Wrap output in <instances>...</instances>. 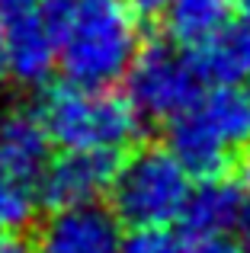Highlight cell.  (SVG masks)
<instances>
[{
	"label": "cell",
	"instance_id": "cell-1",
	"mask_svg": "<svg viewBox=\"0 0 250 253\" xmlns=\"http://www.w3.org/2000/svg\"><path fill=\"white\" fill-rule=\"evenodd\" d=\"M42 13L55 26L58 68L71 84L116 86L144 45L128 0H42Z\"/></svg>",
	"mask_w": 250,
	"mask_h": 253
},
{
	"label": "cell",
	"instance_id": "cell-2",
	"mask_svg": "<svg viewBox=\"0 0 250 253\" xmlns=\"http://www.w3.org/2000/svg\"><path fill=\"white\" fill-rule=\"evenodd\" d=\"M167 148L193 179L231 173L250 148V84L206 86L189 109L167 122Z\"/></svg>",
	"mask_w": 250,
	"mask_h": 253
},
{
	"label": "cell",
	"instance_id": "cell-3",
	"mask_svg": "<svg viewBox=\"0 0 250 253\" xmlns=\"http://www.w3.org/2000/svg\"><path fill=\"white\" fill-rule=\"evenodd\" d=\"M42 119L61 151H131L144 135V116L116 86L58 84L42 93Z\"/></svg>",
	"mask_w": 250,
	"mask_h": 253
},
{
	"label": "cell",
	"instance_id": "cell-4",
	"mask_svg": "<svg viewBox=\"0 0 250 253\" xmlns=\"http://www.w3.org/2000/svg\"><path fill=\"white\" fill-rule=\"evenodd\" d=\"M193 192V173L167 144H135L122 157L109 189V209L128 228L170 224L183 215Z\"/></svg>",
	"mask_w": 250,
	"mask_h": 253
},
{
	"label": "cell",
	"instance_id": "cell-5",
	"mask_svg": "<svg viewBox=\"0 0 250 253\" xmlns=\"http://www.w3.org/2000/svg\"><path fill=\"white\" fill-rule=\"evenodd\" d=\"M125 93L144 122L167 125L206 93V84L193 64V55L164 36L141 45L135 64L125 74Z\"/></svg>",
	"mask_w": 250,
	"mask_h": 253
},
{
	"label": "cell",
	"instance_id": "cell-6",
	"mask_svg": "<svg viewBox=\"0 0 250 253\" xmlns=\"http://www.w3.org/2000/svg\"><path fill=\"white\" fill-rule=\"evenodd\" d=\"M122 157L125 154L119 151H61L58 157H51L36 186L39 205L48 211H61L109 199Z\"/></svg>",
	"mask_w": 250,
	"mask_h": 253
},
{
	"label": "cell",
	"instance_id": "cell-7",
	"mask_svg": "<svg viewBox=\"0 0 250 253\" xmlns=\"http://www.w3.org/2000/svg\"><path fill=\"white\" fill-rule=\"evenodd\" d=\"M122 221L103 202L51 211L36 224L32 253H125Z\"/></svg>",
	"mask_w": 250,
	"mask_h": 253
},
{
	"label": "cell",
	"instance_id": "cell-8",
	"mask_svg": "<svg viewBox=\"0 0 250 253\" xmlns=\"http://www.w3.org/2000/svg\"><path fill=\"white\" fill-rule=\"evenodd\" d=\"M10 81L26 90H45L58 68V36L42 6L3 23Z\"/></svg>",
	"mask_w": 250,
	"mask_h": 253
},
{
	"label": "cell",
	"instance_id": "cell-9",
	"mask_svg": "<svg viewBox=\"0 0 250 253\" xmlns=\"http://www.w3.org/2000/svg\"><path fill=\"white\" fill-rule=\"evenodd\" d=\"M51 131L39 106H6L0 109V164L19 179L39 186L51 164Z\"/></svg>",
	"mask_w": 250,
	"mask_h": 253
},
{
	"label": "cell",
	"instance_id": "cell-10",
	"mask_svg": "<svg viewBox=\"0 0 250 253\" xmlns=\"http://www.w3.org/2000/svg\"><path fill=\"white\" fill-rule=\"evenodd\" d=\"M247 196H250V189L231 173L199 179V186H193L189 202L180 215L183 237L186 241H206V237L231 234Z\"/></svg>",
	"mask_w": 250,
	"mask_h": 253
},
{
	"label": "cell",
	"instance_id": "cell-11",
	"mask_svg": "<svg viewBox=\"0 0 250 253\" xmlns=\"http://www.w3.org/2000/svg\"><path fill=\"white\" fill-rule=\"evenodd\" d=\"M206 86L250 84V19H231L208 42L189 48Z\"/></svg>",
	"mask_w": 250,
	"mask_h": 253
},
{
	"label": "cell",
	"instance_id": "cell-12",
	"mask_svg": "<svg viewBox=\"0 0 250 253\" xmlns=\"http://www.w3.org/2000/svg\"><path fill=\"white\" fill-rule=\"evenodd\" d=\"M234 13H238L234 0H173L164 10L161 26L170 42L189 51L221 32L234 19Z\"/></svg>",
	"mask_w": 250,
	"mask_h": 253
},
{
	"label": "cell",
	"instance_id": "cell-13",
	"mask_svg": "<svg viewBox=\"0 0 250 253\" xmlns=\"http://www.w3.org/2000/svg\"><path fill=\"white\" fill-rule=\"evenodd\" d=\"M39 192L32 183L19 179L0 164V234H19L36 224Z\"/></svg>",
	"mask_w": 250,
	"mask_h": 253
},
{
	"label": "cell",
	"instance_id": "cell-14",
	"mask_svg": "<svg viewBox=\"0 0 250 253\" xmlns=\"http://www.w3.org/2000/svg\"><path fill=\"white\" fill-rule=\"evenodd\" d=\"M125 253H186L183 231H173L170 224H144L131 228L122 241Z\"/></svg>",
	"mask_w": 250,
	"mask_h": 253
},
{
	"label": "cell",
	"instance_id": "cell-15",
	"mask_svg": "<svg viewBox=\"0 0 250 253\" xmlns=\"http://www.w3.org/2000/svg\"><path fill=\"white\" fill-rule=\"evenodd\" d=\"M186 253H247V250L228 237H206V241H186Z\"/></svg>",
	"mask_w": 250,
	"mask_h": 253
},
{
	"label": "cell",
	"instance_id": "cell-16",
	"mask_svg": "<svg viewBox=\"0 0 250 253\" xmlns=\"http://www.w3.org/2000/svg\"><path fill=\"white\" fill-rule=\"evenodd\" d=\"M42 6V0H0V23H10V19L32 13Z\"/></svg>",
	"mask_w": 250,
	"mask_h": 253
},
{
	"label": "cell",
	"instance_id": "cell-17",
	"mask_svg": "<svg viewBox=\"0 0 250 253\" xmlns=\"http://www.w3.org/2000/svg\"><path fill=\"white\" fill-rule=\"evenodd\" d=\"M231 241H238L241 247H244V250L250 253V196H247L244 209H241L238 224H234V231H231Z\"/></svg>",
	"mask_w": 250,
	"mask_h": 253
},
{
	"label": "cell",
	"instance_id": "cell-18",
	"mask_svg": "<svg viewBox=\"0 0 250 253\" xmlns=\"http://www.w3.org/2000/svg\"><path fill=\"white\" fill-rule=\"evenodd\" d=\"M128 3L138 10V16H164V10L173 0H128Z\"/></svg>",
	"mask_w": 250,
	"mask_h": 253
},
{
	"label": "cell",
	"instance_id": "cell-19",
	"mask_svg": "<svg viewBox=\"0 0 250 253\" xmlns=\"http://www.w3.org/2000/svg\"><path fill=\"white\" fill-rule=\"evenodd\" d=\"M0 253H32V244L19 234H0Z\"/></svg>",
	"mask_w": 250,
	"mask_h": 253
},
{
	"label": "cell",
	"instance_id": "cell-20",
	"mask_svg": "<svg viewBox=\"0 0 250 253\" xmlns=\"http://www.w3.org/2000/svg\"><path fill=\"white\" fill-rule=\"evenodd\" d=\"M10 81V61H6V36H3V23H0V84Z\"/></svg>",
	"mask_w": 250,
	"mask_h": 253
},
{
	"label": "cell",
	"instance_id": "cell-21",
	"mask_svg": "<svg viewBox=\"0 0 250 253\" xmlns=\"http://www.w3.org/2000/svg\"><path fill=\"white\" fill-rule=\"evenodd\" d=\"M234 170H238V179L250 189V148L244 151V154L238 157V164H234Z\"/></svg>",
	"mask_w": 250,
	"mask_h": 253
},
{
	"label": "cell",
	"instance_id": "cell-22",
	"mask_svg": "<svg viewBox=\"0 0 250 253\" xmlns=\"http://www.w3.org/2000/svg\"><path fill=\"white\" fill-rule=\"evenodd\" d=\"M234 3H238V13L244 19H250V0H234Z\"/></svg>",
	"mask_w": 250,
	"mask_h": 253
}]
</instances>
